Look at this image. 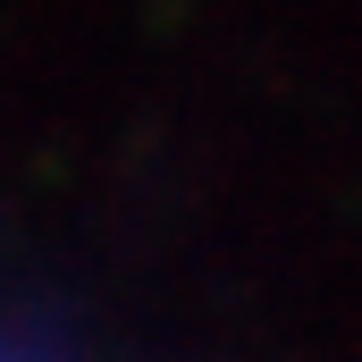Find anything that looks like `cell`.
<instances>
[{"mask_svg": "<svg viewBox=\"0 0 362 362\" xmlns=\"http://www.w3.org/2000/svg\"><path fill=\"white\" fill-rule=\"evenodd\" d=\"M0 362H93V354H85V346H68L59 329H42V320L0 312Z\"/></svg>", "mask_w": 362, "mask_h": 362, "instance_id": "6da1fadb", "label": "cell"}]
</instances>
